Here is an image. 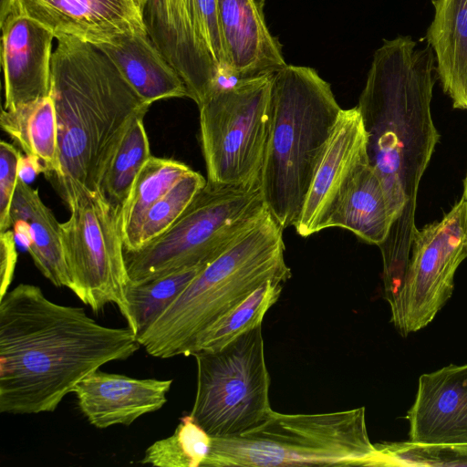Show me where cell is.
I'll return each instance as SVG.
<instances>
[{
  "label": "cell",
  "instance_id": "1",
  "mask_svg": "<svg viewBox=\"0 0 467 467\" xmlns=\"http://www.w3.org/2000/svg\"><path fill=\"white\" fill-rule=\"evenodd\" d=\"M437 78L429 44L418 47L410 36L385 40L374 53L357 105L368 161L381 180L394 219L379 246L382 275L394 282L406 275L420 182L440 140L431 107Z\"/></svg>",
  "mask_w": 467,
  "mask_h": 467
},
{
  "label": "cell",
  "instance_id": "2",
  "mask_svg": "<svg viewBox=\"0 0 467 467\" xmlns=\"http://www.w3.org/2000/svg\"><path fill=\"white\" fill-rule=\"evenodd\" d=\"M140 347L130 327L102 326L19 284L0 298V412H52L84 378Z\"/></svg>",
  "mask_w": 467,
  "mask_h": 467
},
{
  "label": "cell",
  "instance_id": "3",
  "mask_svg": "<svg viewBox=\"0 0 467 467\" xmlns=\"http://www.w3.org/2000/svg\"><path fill=\"white\" fill-rule=\"evenodd\" d=\"M56 39L50 97L58 166L47 178L69 208L81 197L100 192L106 167L126 128L150 105L96 46L66 36Z\"/></svg>",
  "mask_w": 467,
  "mask_h": 467
},
{
  "label": "cell",
  "instance_id": "4",
  "mask_svg": "<svg viewBox=\"0 0 467 467\" xmlns=\"http://www.w3.org/2000/svg\"><path fill=\"white\" fill-rule=\"evenodd\" d=\"M341 110L330 84L314 68L286 65L272 75L260 184L267 209L284 229L300 216Z\"/></svg>",
  "mask_w": 467,
  "mask_h": 467
},
{
  "label": "cell",
  "instance_id": "5",
  "mask_svg": "<svg viewBox=\"0 0 467 467\" xmlns=\"http://www.w3.org/2000/svg\"><path fill=\"white\" fill-rule=\"evenodd\" d=\"M284 228L267 212L209 263L138 341L155 358L190 356L198 336L255 289L292 273L285 260Z\"/></svg>",
  "mask_w": 467,
  "mask_h": 467
},
{
  "label": "cell",
  "instance_id": "6",
  "mask_svg": "<svg viewBox=\"0 0 467 467\" xmlns=\"http://www.w3.org/2000/svg\"><path fill=\"white\" fill-rule=\"evenodd\" d=\"M374 454L364 407L314 414L272 410L244 433L213 437L203 467L367 466Z\"/></svg>",
  "mask_w": 467,
  "mask_h": 467
},
{
  "label": "cell",
  "instance_id": "7",
  "mask_svg": "<svg viewBox=\"0 0 467 467\" xmlns=\"http://www.w3.org/2000/svg\"><path fill=\"white\" fill-rule=\"evenodd\" d=\"M269 212L261 184H206L164 233L125 251L130 284L211 263Z\"/></svg>",
  "mask_w": 467,
  "mask_h": 467
},
{
  "label": "cell",
  "instance_id": "8",
  "mask_svg": "<svg viewBox=\"0 0 467 467\" xmlns=\"http://www.w3.org/2000/svg\"><path fill=\"white\" fill-rule=\"evenodd\" d=\"M197 365L192 420L213 437H231L261 424L272 412L262 325L220 349L193 355Z\"/></svg>",
  "mask_w": 467,
  "mask_h": 467
},
{
  "label": "cell",
  "instance_id": "9",
  "mask_svg": "<svg viewBox=\"0 0 467 467\" xmlns=\"http://www.w3.org/2000/svg\"><path fill=\"white\" fill-rule=\"evenodd\" d=\"M272 75L240 80L198 105L208 183H260L271 124Z\"/></svg>",
  "mask_w": 467,
  "mask_h": 467
},
{
  "label": "cell",
  "instance_id": "10",
  "mask_svg": "<svg viewBox=\"0 0 467 467\" xmlns=\"http://www.w3.org/2000/svg\"><path fill=\"white\" fill-rule=\"evenodd\" d=\"M68 209L69 218L60 223V233L69 289L95 313L108 304L116 305L131 329L120 210L100 192L81 197Z\"/></svg>",
  "mask_w": 467,
  "mask_h": 467
},
{
  "label": "cell",
  "instance_id": "11",
  "mask_svg": "<svg viewBox=\"0 0 467 467\" xmlns=\"http://www.w3.org/2000/svg\"><path fill=\"white\" fill-rule=\"evenodd\" d=\"M467 257V208L462 198L440 221L416 229L404 282L390 306L403 337L425 327L452 295L457 268Z\"/></svg>",
  "mask_w": 467,
  "mask_h": 467
},
{
  "label": "cell",
  "instance_id": "12",
  "mask_svg": "<svg viewBox=\"0 0 467 467\" xmlns=\"http://www.w3.org/2000/svg\"><path fill=\"white\" fill-rule=\"evenodd\" d=\"M144 20L160 51L200 105L220 88L221 72L197 31L190 0H146Z\"/></svg>",
  "mask_w": 467,
  "mask_h": 467
},
{
  "label": "cell",
  "instance_id": "13",
  "mask_svg": "<svg viewBox=\"0 0 467 467\" xmlns=\"http://www.w3.org/2000/svg\"><path fill=\"white\" fill-rule=\"evenodd\" d=\"M146 0H16L18 12L36 20L55 36L98 45L116 36L148 32Z\"/></svg>",
  "mask_w": 467,
  "mask_h": 467
},
{
  "label": "cell",
  "instance_id": "14",
  "mask_svg": "<svg viewBox=\"0 0 467 467\" xmlns=\"http://www.w3.org/2000/svg\"><path fill=\"white\" fill-rule=\"evenodd\" d=\"M0 26L5 81L3 108L14 109L50 96L54 34L18 11L11 14Z\"/></svg>",
  "mask_w": 467,
  "mask_h": 467
},
{
  "label": "cell",
  "instance_id": "15",
  "mask_svg": "<svg viewBox=\"0 0 467 467\" xmlns=\"http://www.w3.org/2000/svg\"><path fill=\"white\" fill-rule=\"evenodd\" d=\"M407 418L410 441L467 444V364L422 374Z\"/></svg>",
  "mask_w": 467,
  "mask_h": 467
},
{
  "label": "cell",
  "instance_id": "16",
  "mask_svg": "<svg viewBox=\"0 0 467 467\" xmlns=\"http://www.w3.org/2000/svg\"><path fill=\"white\" fill-rule=\"evenodd\" d=\"M171 384V379H135L98 369L80 380L72 392L89 424L107 429L130 425L161 410Z\"/></svg>",
  "mask_w": 467,
  "mask_h": 467
},
{
  "label": "cell",
  "instance_id": "17",
  "mask_svg": "<svg viewBox=\"0 0 467 467\" xmlns=\"http://www.w3.org/2000/svg\"><path fill=\"white\" fill-rule=\"evenodd\" d=\"M367 142L358 108L342 109L294 226L300 236L321 231V223L341 187L356 165L368 157Z\"/></svg>",
  "mask_w": 467,
  "mask_h": 467
},
{
  "label": "cell",
  "instance_id": "18",
  "mask_svg": "<svg viewBox=\"0 0 467 467\" xmlns=\"http://www.w3.org/2000/svg\"><path fill=\"white\" fill-rule=\"evenodd\" d=\"M221 37L229 75L236 81L271 75L286 66L255 0H217Z\"/></svg>",
  "mask_w": 467,
  "mask_h": 467
},
{
  "label": "cell",
  "instance_id": "19",
  "mask_svg": "<svg viewBox=\"0 0 467 467\" xmlns=\"http://www.w3.org/2000/svg\"><path fill=\"white\" fill-rule=\"evenodd\" d=\"M393 221L381 180L366 157L341 187L321 223V231L344 228L379 246L387 239Z\"/></svg>",
  "mask_w": 467,
  "mask_h": 467
},
{
  "label": "cell",
  "instance_id": "20",
  "mask_svg": "<svg viewBox=\"0 0 467 467\" xmlns=\"http://www.w3.org/2000/svg\"><path fill=\"white\" fill-rule=\"evenodd\" d=\"M96 46L115 65L125 80L141 98L153 102L188 97L187 88L148 32L116 36Z\"/></svg>",
  "mask_w": 467,
  "mask_h": 467
},
{
  "label": "cell",
  "instance_id": "21",
  "mask_svg": "<svg viewBox=\"0 0 467 467\" xmlns=\"http://www.w3.org/2000/svg\"><path fill=\"white\" fill-rule=\"evenodd\" d=\"M11 223L41 274L55 286L69 289L60 223L37 190L20 177L11 208Z\"/></svg>",
  "mask_w": 467,
  "mask_h": 467
},
{
  "label": "cell",
  "instance_id": "22",
  "mask_svg": "<svg viewBox=\"0 0 467 467\" xmlns=\"http://www.w3.org/2000/svg\"><path fill=\"white\" fill-rule=\"evenodd\" d=\"M432 5L426 39L437 76L453 108L467 110V0H432Z\"/></svg>",
  "mask_w": 467,
  "mask_h": 467
},
{
  "label": "cell",
  "instance_id": "23",
  "mask_svg": "<svg viewBox=\"0 0 467 467\" xmlns=\"http://www.w3.org/2000/svg\"><path fill=\"white\" fill-rule=\"evenodd\" d=\"M0 125L40 172L48 177L57 171V125L55 105L50 96L14 109L3 108Z\"/></svg>",
  "mask_w": 467,
  "mask_h": 467
},
{
  "label": "cell",
  "instance_id": "24",
  "mask_svg": "<svg viewBox=\"0 0 467 467\" xmlns=\"http://www.w3.org/2000/svg\"><path fill=\"white\" fill-rule=\"evenodd\" d=\"M192 171L186 164L166 158L150 156L144 163L119 211L125 251L140 248V229L148 211Z\"/></svg>",
  "mask_w": 467,
  "mask_h": 467
},
{
  "label": "cell",
  "instance_id": "25",
  "mask_svg": "<svg viewBox=\"0 0 467 467\" xmlns=\"http://www.w3.org/2000/svg\"><path fill=\"white\" fill-rule=\"evenodd\" d=\"M147 110L135 115L119 140L106 167L100 192L116 208L121 209L131 186L144 163L151 156L144 117Z\"/></svg>",
  "mask_w": 467,
  "mask_h": 467
},
{
  "label": "cell",
  "instance_id": "26",
  "mask_svg": "<svg viewBox=\"0 0 467 467\" xmlns=\"http://www.w3.org/2000/svg\"><path fill=\"white\" fill-rule=\"evenodd\" d=\"M284 283L270 280L203 330L190 355L217 350L243 333L262 325L267 311L277 302Z\"/></svg>",
  "mask_w": 467,
  "mask_h": 467
},
{
  "label": "cell",
  "instance_id": "27",
  "mask_svg": "<svg viewBox=\"0 0 467 467\" xmlns=\"http://www.w3.org/2000/svg\"><path fill=\"white\" fill-rule=\"evenodd\" d=\"M207 265L182 268L144 283L129 284L126 296L132 318L131 330L137 339Z\"/></svg>",
  "mask_w": 467,
  "mask_h": 467
},
{
  "label": "cell",
  "instance_id": "28",
  "mask_svg": "<svg viewBox=\"0 0 467 467\" xmlns=\"http://www.w3.org/2000/svg\"><path fill=\"white\" fill-rule=\"evenodd\" d=\"M213 443V436L191 417L181 419L174 432L149 446L140 464L156 467H203Z\"/></svg>",
  "mask_w": 467,
  "mask_h": 467
},
{
  "label": "cell",
  "instance_id": "29",
  "mask_svg": "<svg viewBox=\"0 0 467 467\" xmlns=\"http://www.w3.org/2000/svg\"><path fill=\"white\" fill-rule=\"evenodd\" d=\"M367 466H467V444L432 445L412 441L374 444Z\"/></svg>",
  "mask_w": 467,
  "mask_h": 467
},
{
  "label": "cell",
  "instance_id": "30",
  "mask_svg": "<svg viewBox=\"0 0 467 467\" xmlns=\"http://www.w3.org/2000/svg\"><path fill=\"white\" fill-rule=\"evenodd\" d=\"M206 182L202 174L192 171L157 201L144 218L140 234V248L171 226Z\"/></svg>",
  "mask_w": 467,
  "mask_h": 467
},
{
  "label": "cell",
  "instance_id": "31",
  "mask_svg": "<svg viewBox=\"0 0 467 467\" xmlns=\"http://www.w3.org/2000/svg\"><path fill=\"white\" fill-rule=\"evenodd\" d=\"M200 38L221 72L220 88L238 81L228 73L218 21L217 0H190Z\"/></svg>",
  "mask_w": 467,
  "mask_h": 467
},
{
  "label": "cell",
  "instance_id": "32",
  "mask_svg": "<svg viewBox=\"0 0 467 467\" xmlns=\"http://www.w3.org/2000/svg\"><path fill=\"white\" fill-rule=\"evenodd\" d=\"M20 151L12 144L0 142V232L10 230L11 208L19 180Z\"/></svg>",
  "mask_w": 467,
  "mask_h": 467
},
{
  "label": "cell",
  "instance_id": "33",
  "mask_svg": "<svg viewBox=\"0 0 467 467\" xmlns=\"http://www.w3.org/2000/svg\"><path fill=\"white\" fill-rule=\"evenodd\" d=\"M17 253L14 231L0 232V298L8 291L14 278Z\"/></svg>",
  "mask_w": 467,
  "mask_h": 467
},
{
  "label": "cell",
  "instance_id": "34",
  "mask_svg": "<svg viewBox=\"0 0 467 467\" xmlns=\"http://www.w3.org/2000/svg\"><path fill=\"white\" fill-rule=\"evenodd\" d=\"M16 11V0H0V25Z\"/></svg>",
  "mask_w": 467,
  "mask_h": 467
},
{
  "label": "cell",
  "instance_id": "35",
  "mask_svg": "<svg viewBox=\"0 0 467 467\" xmlns=\"http://www.w3.org/2000/svg\"><path fill=\"white\" fill-rule=\"evenodd\" d=\"M462 198L464 200L466 208H467V172H466V176L463 180V192H462Z\"/></svg>",
  "mask_w": 467,
  "mask_h": 467
}]
</instances>
